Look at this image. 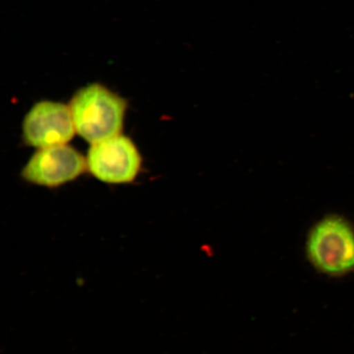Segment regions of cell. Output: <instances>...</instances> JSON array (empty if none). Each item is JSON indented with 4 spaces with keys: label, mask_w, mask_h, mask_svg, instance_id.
<instances>
[{
    "label": "cell",
    "mask_w": 354,
    "mask_h": 354,
    "mask_svg": "<svg viewBox=\"0 0 354 354\" xmlns=\"http://www.w3.org/2000/svg\"><path fill=\"white\" fill-rule=\"evenodd\" d=\"M70 109L78 134L95 145L119 134L126 103L107 88L91 85L74 95Z\"/></svg>",
    "instance_id": "1"
},
{
    "label": "cell",
    "mask_w": 354,
    "mask_h": 354,
    "mask_svg": "<svg viewBox=\"0 0 354 354\" xmlns=\"http://www.w3.org/2000/svg\"><path fill=\"white\" fill-rule=\"evenodd\" d=\"M306 255L317 271L330 277L354 272V229L346 219L328 216L310 230Z\"/></svg>",
    "instance_id": "2"
},
{
    "label": "cell",
    "mask_w": 354,
    "mask_h": 354,
    "mask_svg": "<svg viewBox=\"0 0 354 354\" xmlns=\"http://www.w3.org/2000/svg\"><path fill=\"white\" fill-rule=\"evenodd\" d=\"M75 130L71 109L54 102L44 101L35 105L24 122L26 142L41 149L68 142Z\"/></svg>",
    "instance_id": "4"
},
{
    "label": "cell",
    "mask_w": 354,
    "mask_h": 354,
    "mask_svg": "<svg viewBox=\"0 0 354 354\" xmlns=\"http://www.w3.org/2000/svg\"><path fill=\"white\" fill-rule=\"evenodd\" d=\"M140 165L136 146L123 136H115L95 144L88 153V170L107 183H131L138 174Z\"/></svg>",
    "instance_id": "3"
},
{
    "label": "cell",
    "mask_w": 354,
    "mask_h": 354,
    "mask_svg": "<svg viewBox=\"0 0 354 354\" xmlns=\"http://www.w3.org/2000/svg\"><path fill=\"white\" fill-rule=\"evenodd\" d=\"M86 163L82 155L70 146H51L34 155L22 176L30 183L55 187L77 178L85 171Z\"/></svg>",
    "instance_id": "5"
}]
</instances>
